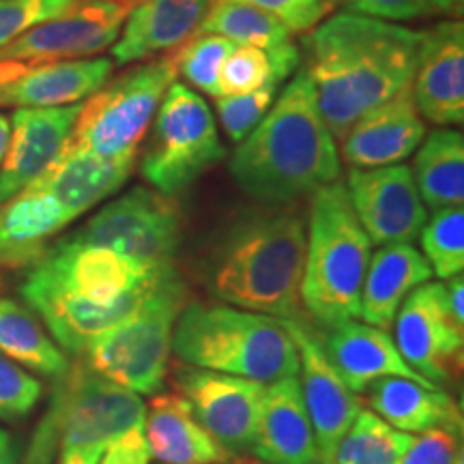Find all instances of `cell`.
Returning a JSON list of instances; mask_svg holds the SVG:
<instances>
[{"label": "cell", "instance_id": "39", "mask_svg": "<svg viewBox=\"0 0 464 464\" xmlns=\"http://www.w3.org/2000/svg\"><path fill=\"white\" fill-rule=\"evenodd\" d=\"M266 11L290 33H310L334 7V0H239Z\"/></svg>", "mask_w": 464, "mask_h": 464}, {"label": "cell", "instance_id": "17", "mask_svg": "<svg viewBox=\"0 0 464 464\" xmlns=\"http://www.w3.org/2000/svg\"><path fill=\"white\" fill-rule=\"evenodd\" d=\"M413 102L423 119L439 127L464 123V26L439 22L421 33L413 82Z\"/></svg>", "mask_w": 464, "mask_h": 464}, {"label": "cell", "instance_id": "48", "mask_svg": "<svg viewBox=\"0 0 464 464\" xmlns=\"http://www.w3.org/2000/svg\"><path fill=\"white\" fill-rule=\"evenodd\" d=\"M11 138V121L5 114H0V164H3L5 153H7Z\"/></svg>", "mask_w": 464, "mask_h": 464}, {"label": "cell", "instance_id": "18", "mask_svg": "<svg viewBox=\"0 0 464 464\" xmlns=\"http://www.w3.org/2000/svg\"><path fill=\"white\" fill-rule=\"evenodd\" d=\"M82 103L20 108L11 116V138L0 164V202L37 181L72 142Z\"/></svg>", "mask_w": 464, "mask_h": 464}, {"label": "cell", "instance_id": "9", "mask_svg": "<svg viewBox=\"0 0 464 464\" xmlns=\"http://www.w3.org/2000/svg\"><path fill=\"white\" fill-rule=\"evenodd\" d=\"M174 274H179L177 265L144 263L72 235L45 249L31 265L24 284L58 290L95 305H114L142 297Z\"/></svg>", "mask_w": 464, "mask_h": 464}, {"label": "cell", "instance_id": "22", "mask_svg": "<svg viewBox=\"0 0 464 464\" xmlns=\"http://www.w3.org/2000/svg\"><path fill=\"white\" fill-rule=\"evenodd\" d=\"M252 454L265 464H321L297 376L265 387Z\"/></svg>", "mask_w": 464, "mask_h": 464}, {"label": "cell", "instance_id": "26", "mask_svg": "<svg viewBox=\"0 0 464 464\" xmlns=\"http://www.w3.org/2000/svg\"><path fill=\"white\" fill-rule=\"evenodd\" d=\"M430 277V265L413 243L381 246L365 271L359 316L372 327L390 329L402 301Z\"/></svg>", "mask_w": 464, "mask_h": 464}, {"label": "cell", "instance_id": "15", "mask_svg": "<svg viewBox=\"0 0 464 464\" xmlns=\"http://www.w3.org/2000/svg\"><path fill=\"white\" fill-rule=\"evenodd\" d=\"M131 5L116 0H80L67 14L31 28L0 48V61L54 63L91 58L112 48Z\"/></svg>", "mask_w": 464, "mask_h": 464}, {"label": "cell", "instance_id": "5", "mask_svg": "<svg viewBox=\"0 0 464 464\" xmlns=\"http://www.w3.org/2000/svg\"><path fill=\"white\" fill-rule=\"evenodd\" d=\"M370 247L346 185L334 181L316 189L305 235L301 304L318 327L329 329L359 316Z\"/></svg>", "mask_w": 464, "mask_h": 464}, {"label": "cell", "instance_id": "45", "mask_svg": "<svg viewBox=\"0 0 464 464\" xmlns=\"http://www.w3.org/2000/svg\"><path fill=\"white\" fill-rule=\"evenodd\" d=\"M106 448H80V450H63L61 462L58 464H97Z\"/></svg>", "mask_w": 464, "mask_h": 464}, {"label": "cell", "instance_id": "3", "mask_svg": "<svg viewBox=\"0 0 464 464\" xmlns=\"http://www.w3.org/2000/svg\"><path fill=\"white\" fill-rule=\"evenodd\" d=\"M230 174L247 196L271 207L338 181L340 153L305 67L295 72L263 121L239 142Z\"/></svg>", "mask_w": 464, "mask_h": 464}, {"label": "cell", "instance_id": "29", "mask_svg": "<svg viewBox=\"0 0 464 464\" xmlns=\"http://www.w3.org/2000/svg\"><path fill=\"white\" fill-rule=\"evenodd\" d=\"M413 179L423 207L430 211L462 205L464 138L454 127H439L417 147Z\"/></svg>", "mask_w": 464, "mask_h": 464}, {"label": "cell", "instance_id": "28", "mask_svg": "<svg viewBox=\"0 0 464 464\" xmlns=\"http://www.w3.org/2000/svg\"><path fill=\"white\" fill-rule=\"evenodd\" d=\"M370 409L400 432H426L430 428L462 430V415L448 393L409 379L376 381L363 392Z\"/></svg>", "mask_w": 464, "mask_h": 464}, {"label": "cell", "instance_id": "21", "mask_svg": "<svg viewBox=\"0 0 464 464\" xmlns=\"http://www.w3.org/2000/svg\"><path fill=\"white\" fill-rule=\"evenodd\" d=\"M211 0H138L112 44L114 65H133L179 50L194 37Z\"/></svg>", "mask_w": 464, "mask_h": 464}, {"label": "cell", "instance_id": "19", "mask_svg": "<svg viewBox=\"0 0 464 464\" xmlns=\"http://www.w3.org/2000/svg\"><path fill=\"white\" fill-rule=\"evenodd\" d=\"M423 138L426 125L417 112L413 91L406 86L368 110L342 138V158L351 168H381L402 164L415 153Z\"/></svg>", "mask_w": 464, "mask_h": 464}, {"label": "cell", "instance_id": "32", "mask_svg": "<svg viewBox=\"0 0 464 464\" xmlns=\"http://www.w3.org/2000/svg\"><path fill=\"white\" fill-rule=\"evenodd\" d=\"M299 67L301 56L295 42L271 52L252 45H235L226 56L219 73L222 95H241V92L263 89L265 84H282Z\"/></svg>", "mask_w": 464, "mask_h": 464}, {"label": "cell", "instance_id": "13", "mask_svg": "<svg viewBox=\"0 0 464 464\" xmlns=\"http://www.w3.org/2000/svg\"><path fill=\"white\" fill-rule=\"evenodd\" d=\"M174 387L188 400L200 426L232 456L249 454L256 437L263 382L213 370L179 365Z\"/></svg>", "mask_w": 464, "mask_h": 464}, {"label": "cell", "instance_id": "4", "mask_svg": "<svg viewBox=\"0 0 464 464\" xmlns=\"http://www.w3.org/2000/svg\"><path fill=\"white\" fill-rule=\"evenodd\" d=\"M172 351L194 368L263 385L299 374L297 346L282 318L226 304L185 305L174 324Z\"/></svg>", "mask_w": 464, "mask_h": 464}, {"label": "cell", "instance_id": "47", "mask_svg": "<svg viewBox=\"0 0 464 464\" xmlns=\"http://www.w3.org/2000/svg\"><path fill=\"white\" fill-rule=\"evenodd\" d=\"M0 464H17V450L14 439L5 430H0Z\"/></svg>", "mask_w": 464, "mask_h": 464}, {"label": "cell", "instance_id": "31", "mask_svg": "<svg viewBox=\"0 0 464 464\" xmlns=\"http://www.w3.org/2000/svg\"><path fill=\"white\" fill-rule=\"evenodd\" d=\"M196 34H219L237 45L266 52L293 42V33L277 17L239 0H211Z\"/></svg>", "mask_w": 464, "mask_h": 464}, {"label": "cell", "instance_id": "24", "mask_svg": "<svg viewBox=\"0 0 464 464\" xmlns=\"http://www.w3.org/2000/svg\"><path fill=\"white\" fill-rule=\"evenodd\" d=\"M142 434L150 456L161 464H224L235 460L191 413L179 393H161L149 402Z\"/></svg>", "mask_w": 464, "mask_h": 464}, {"label": "cell", "instance_id": "36", "mask_svg": "<svg viewBox=\"0 0 464 464\" xmlns=\"http://www.w3.org/2000/svg\"><path fill=\"white\" fill-rule=\"evenodd\" d=\"M282 84H265L263 89L241 92V95L218 97V114L224 131L232 142L239 144L256 127L274 106Z\"/></svg>", "mask_w": 464, "mask_h": 464}, {"label": "cell", "instance_id": "23", "mask_svg": "<svg viewBox=\"0 0 464 464\" xmlns=\"http://www.w3.org/2000/svg\"><path fill=\"white\" fill-rule=\"evenodd\" d=\"M133 166L136 158H102L72 138L61 158L31 185L48 191L73 218H80L123 188Z\"/></svg>", "mask_w": 464, "mask_h": 464}, {"label": "cell", "instance_id": "11", "mask_svg": "<svg viewBox=\"0 0 464 464\" xmlns=\"http://www.w3.org/2000/svg\"><path fill=\"white\" fill-rule=\"evenodd\" d=\"M75 239L112 247L127 256L155 265H177L181 247V213L160 191L133 188L106 207H102L73 232Z\"/></svg>", "mask_w": 464, "mask_h": 464}, {"label": "cell", "instance_id": "1", "mask_svg": "<svg viewBox=\"0 0 464 464\" xmlns=\"http://www.w3.org/2000/svg\"><path fill=\"white\" fill-rule=\"evenodd\" d=\"M421 33L342 11L307 37V67L323 121L342 140L362 116L411 86Z\"/></svg>", "mask_w": 464, "mask_h": 464}, {"label": "cell", "instance_id": "33", "mask_svg": "<svg viewBox=\"0 0 464 464\" xmlns=\"http://www.w3.org/2000/svg\"><path fill=\"white\" fill-rule=\"evenodd\" d=\"M413 439V434L400 432L372 411L362 409L340 440L334 464H400Z\"/></svg>", "mask_w": 464, "mask_h": 464}, {"label": "cell", "instance_id": "37", "mask_svg": "<svg viewBox=\"0 0 464 464\" xmlns=\"http://www.w3.org/2000/svg\"><path fill=\"white\" fill-rule=\"evenodd\" d=\"M80 0H0V48L31 28L67 14Z\"/></svg>", "mask_w": 464, "mask_h": 464}, {"label": "cell", "instance_id": "27", "mask_svg": "<svg viewBox=\"0 0 464 464\" xmlns=\"http://www.w3.org/2000/svg\"><path fill=\"white\" fill-rule=\"evenodd\" d=\"M112 69V58L102 56L33 63V67L9 86L7 103L20 108L73 106L95 95L108 82Z\"/></svg>", "mask_w": 464, "mask_h": 464}, {"label": "cell", "instance_id": "10", "mask_svg": "<svg viewBox=\"0 0 464 464\" xmlns=\"http://www.w3.org/2000/svg\"><path fill=\"white\" fill-rule=\"evenodd\" d=\"M58 381L61 387L48 413L61 450L106 448L144 423L147 406L138 393L97 379L82 363Z\"/></svg>", "mask_w": 464, "mask_h": 464}, {"label": "cell", "instance_id": "30", "mask_svg": "<svg viewBox=\"0 0 464 464\" xmlns=\"http://www.w3.org/2000/svg\"><path fill=\"white\" fill-rule=\"evenodd\" d=\"M0 355L52 379L69 372L67 357L48 338L37 318L11 299H0Z\"/></svg>", "mask_w": 464, "mask_h": 464}, {"label": "cell", "instance_id": "7", "mask_svg": "<svg viewBox=\"0 0 464 464\" xmlns=\"http://www.w3.org/2000/svg\"><path fill=\"white\" fill-rule=\"evenodd\" d=\"M177 73V50L127 69L82 103L72 138L102 158H138Z\"/></svg>", "mask_w": 464, "mask_h": 464}, {"label": "cell", "instance_id": "46", "mask_svg": "<svg viewBox=\"0 0 464 464\" xmlns=\"http://www.w3.org/2000/svg\"><path fill=\"white\" fill-rule=\"evenodd\" d=\"M426 3L432 14L451 15V17H458V20H460L462 9H464V0H426Z\"/></svg>", "mask_w": 464, "mask_h": 464}, {"label": "cell", "instance_id": "8", "mask_svg": "<svg viewBox=\"0 0 464 464\" xmlns=\"http://www.w3.org/2000/svg\"><path fill=\"white\" fill-rule=\"evenodd\" d=\"M208 103L189 86L172 82L153 119V131L142 158V177L161 196H177L208 168L224 160Z\"/></svg>", "mask_w": 464, "mask_h": 464}, {"label": "cell", "instance_id": "20", "mask_svg": "<svg viewBox=\"0 0 464 464\" xmlns=\"http://www.w3.org/2000/svg\"><path fill=\"white\" fill-rule=\"evenodd\" d=\"M321 344L324 355L338 370L348 390L355 393H363L376 381L390 379V376L409 379L439 390L434 382L423 379L404 362L396 342L390 338L385 329L372 327L368 323H357L355 318H351V321L329 327Z\"/></svg>", "mask_w": 464, "mask_h": 464}, {"label": "cell", "instance_id": "35", "mask_svg": "<svg viewBox=\"0 0 464 464\" xmlns=\"http://www.w3.org/2000/svg\"><path fill=\"white\" fill-rule=\"evenodd\" d=\"M230 39L219 37V34H194L188 44L177 50V69L183 73V78L205 92L207 97H222V86H219V73L226 56L232 48Z\"/></svg>", "mask_w": 464, "mask_h": 464}, {"label": "cell", "instance_id": "14", "mask_svg": "<svg viewBox=\"0 0 464 464\" xmlns=\"http://www.w3.org/2000/svg\"><path fill=\"white\" fill-rule=\"evenodd\" d=\"M346 191L370 243H413L428 222L413 170L404 164L351 168Z\"/></svg>", "mask_w": 464, "mask_h": 464}, {"label": "cell", "instance_id": "6", "mask_svg": "<svg viewBox=\"0 0 464 464\" xmlns=\"http://www.w3.org/2000/svg\"><path fill=\"white\" fill-rule=\"evenodd\" d=\"M185 305L188 286L181 274L168 277L131 316L91 342L82 365L97 379L138 396L158 393L166 379L174 324Z\"/></svg>", "mask_w": 464, "mask_h": 464}, {"label": "cell", "instance_id": "43", "mask_svg": "<svg viewBox=\"0 0 464 464\" xmlns=\"http://www.w3.org/2000/svg\"><path fill=\"white\" fill-rule=\"evenodd\" d=\"M58 448H61V445H58L54 420H52V415L48 413L44 417V421L39 423L37 432H34L31 450H28L26 456V464H52Z\"/></svg>", "mask_w": 464, "mask_h": 464}, {"label": "cell", "instance_id": "25", "mask_svg": "<svg viewBox=\"0 0 464 464\" xmlns=\"http://www.w3.org/2000/svg\"><path fill=\"white\" fill-rule=\"evenodd\" d=\"M73 219L54 196L33 185L0 202V265H34L52 237Z\"/></svg>", "mask_w": 464, "mask_h": 464}, {"label": "cell", "instance_id": "44", "mask_svg": "<svg viewBox=\"0 0 464 464\" xmlns=\"http://www.w3.org/2000/svg\"><path fill=\"white\" fill-rule=\"evenodd\" d=\"M31 67L33 63H24V61H0V106H9L7 103L9 86L14 84L20 75H24Z\"/></svg>", "mask_w": 464, "mask_h": 464}, {"label": "cell", "instance_id": "41", "mask_svg": "<svg viewBox=\"0 0 464 464\" xmlns=\"http://www.w3.org/2000/svg\"><path fill=\"white\" fill-rule=\"evenodd\" d=\"M340 3L351 14L392 22V24L413 22L432 14L426 0H340Z\"/></svg>", "mask_w": 464, "mask_h": 464}, {"label": "cell", "instance_id": "49", "mask_svg": "<svg viewBox=\"0 0 464 464\" xmlns=\"http://www.w3.org/2000/svg\"><path fill=\"white\" fill-rule=\"evenodd\" d=\"M116 3H125V5H131V7H133V5H136L138 0H116Z\"/></svg>", "mask_w": 464, "mask_h": 464}, {"label": "cell", "instance_id": "12", "mask_svg": "<svg viewBox=\"0 0 464 464\" xmlns=\"http://www.w3.org/2000/svg\"><path fill=\"white\" fill-rule=\"evenodd\" d=\"M393 323L400 355L417 374L437 387L460 376L464 327L451 316L445 284L417 286L402 301Z\"/></svg>", "mask_w": 464, "mask_h": 464}, {"label": "cell", "instance_id": "34", "mask_svg": "<svg viewBox=\"0 0 464 464\" xmlns=\"http://www.w3.org/2000/svg\"><path fill=\"white\" fill-rule=\"evenodd\" d=\"M423 258L439 280L460 276L464 269V208L462 205L440 208L420 232Z\"/></svg>", "mask_w": 464, "mask_h": 464}, {"label": "cell", "instance_id": "38", "mask_svg": "<svg viewBox=\"0 0 464 464\" xmlns=\"http://www.w3.org/2000/svg\"><path fill=\"white\" fill-rule=\"evenodd\" d=\"M44 387L22 365L0 355V420L17 421L37 406Z\"/></svg>", "mask_w": 464, "mask_h": 464}, {"label": "cell", "instance_id": "16", "mask_svg": "<svg viewBox=\"0 0 464 464\" xmlns=\"http://www.w3.org/2000/svg\"><path fill=\"white\" fill-rule=\"evenodd\" d=\"M284 327L297 346L301 393L314 430L321 464H334L340 440L362 411L355 392L348 390L338 370L324 355L321 338L301 318H286Z\"/></svg>", "mask_w": 464, "mask_h": 464}, {"label": "cell", "instance_id": "40", "mask_svg": "<svg viewBox=\"0 0 464 464\" xmlns=\"http://www.w3.org/2000/svg\"><path fill=\"white\" fill-rule=\"evenodd\" d=\"M462 430L430 428L413 439L400 464H456L462 460Z\"/></svg>", "mask_w": 464, "mask_h": 464}, {"label": "cell", "instance_id": "50", "mask_svg": "<svg viewBox=\"0 0 464 464\" xmlns=\"http://www.w3.org/2000/svg\"><path fill=\"white\" fill-rule=\"evenodd\" d=\"M224 464H235V462H232V460H230V462H224Z\"/></svg>", "mask_w": 464, "mask_h": 464}, {"label": "cell", "instance_id": "2", "mask_svg": "<svg viewBox=\"0 0 464 464\" xmlns=\"http://www.w3.org/2000/svg\"><path fill=\"white\" fill-rule=\"evenodd\" d=\"M305 222L263 208L232 219L205 252L200 277L219 304L274 318H301Z\"/></svg>", "mask_w": 464, "mask_h": 464}, {"label": "cell", "instance_id": "42", "mask_svg": "<svg viewBox=\"0 0 464 464\" xmlns=\"http://www.w3.org/2000/svg\"><path fill=\"white\" fill-rule=\"evenodd\" d=\"M150 451L144 440L142 426L133 428L123 437H119L112 443L106 445L103 454L97 464H149Z\"/></svg>", "mask_w": 464, "mask_h": 464}]
</instances>
